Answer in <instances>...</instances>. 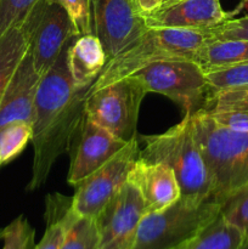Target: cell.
Returning <instances> with one entry per match:
<instances>
[{
  "instance_id": "cell-1",
  "label": "cell",
  "mask_w": 248,
  "mask_h": 249,
  "mask_svg": "<svg viewBox=\"0 0 248 249\" xmlns=\"http://www.w3.org/2000/svg\"><path fill=\"white\" fill-rule=\"evenodd\" d=\"M72 39L53 67L40 78L36 90L32 124L34 157L28 191L40 189L45 184L57 158L70 150L85 117L88 90L75 89L68 70V46Z\"/></svg>"
},
{
  "instance_id": "cell-2",
  "label": "cell",
  "mask_w": 248,
  "mask_h": 249,
  "mask_svg": "<svg viewBox=\"0 0 248 249\" xmlns=\"http://www.w3.org/2000/svg\"><path fill=\"white\" fill-rule=\"evenodd\" d=\"M211 40L208 31L147 27L135 40L107 61L87 94L160 61L187 60L198 63L201 51Z\"/></svg>"
},
{
  "instance_id": "cell-3",
  "label": "cell",
  "mask_w": 248,
  "mask_h": 249,
  "mask_svg": "<svg viewBox=\"0 0 248 249\" xmlns=\"http://www.w3.org/2000/svg\"><path fill=\"white\" fill-rule=\"evenodd\" d=\"M192 130L218 203L248 185V133L221 125L207 109L191 114Z\"/></svg>"
},
{
  "instance_id": "cell-4",
  "label": "cell",
  "mask_w": 248,
  "mask_h": 249,
  "mask_svg": "<svg viewBox=\"0 0 248 249\" xmlns=\"http://www.w3.org/2000/svg\"><path fill=\"white\" fill-rule=\"evenodd\" d=\"M220 215L213 197L181 196L175 203L143 215L133 249H177L197 237Z\"/></svg>"
},
{
  "instance_id": "cell-5",
  "label": "cell",
  "mask_w": 248,
  "mask_h": 249,
  "mask_svg": "<svg viewBox=\"0 0 248 249\" xmlns=\"http://www.w3.org/2000/svg\"><path fill=\"white\" fill-rule=\"evenodd\" d=\"M141 140L145 147L139 157L168 165L177 177L181 196L213 197L211 178L195 139L190 114L164 133L142 135Z\"/></svg>"
},
{
  "instance_id": "cell-6",
  "label": "cell",
  "mask_w": 248,
  "mask_h": 249,
  "mask_svg": "<svg viewBox=\"0 0 248 249\" xmlns=\"http://www.w3.org/2000/svg\"><path fill=\"white\" fill-rule=\"evenodd\" d=\"M135 78L145 91L169 97L184 108L185 114H195L211 107L212 92L203 68L194 61L168 60L142 68Z\"/></svg>"
},
{
  "instance_id": "cell-7",
  "label": "cell",
  "mask_w": 248,
  "mask_h": 249,
  "mask_svg": "<svg viewBox=\"0 0 248 249\" xmlns=\"http://www.w3.org/2000/svg\"><path fill=\"white\" fill-rule=\"evenodd\" d=\"M146 94L142 85L126 77L87 94L85 116L121 140L136 139L139 112Z\"/></svg>"
},
{
  "instance_id": "cell-8",
  "label": "cell",
  "mask_w": 248,
  "mask_h": 249,
  "mask_svg": "<svg viewBox=\"0 0 248 249\" xmlns=\"http://www.w3.org/2000/svg\"><path fill=\"white\" fill-rule=\"evenodd\" d=\"M19 26L28 39L34 67L41 77L53 67L66 44L78 36L67 11L50 0H39Z\"/></svg>"
},
{
  "instance_id": "cell-9",
  "label": "cell",
  "mask_w": 248,
  "mask_h": 249,
  "mask_svg": "<svg viewBox=\"0 0 248 249\" xmlns=\"http://www.w3.org/2000/svg\"><path fill=\"white\" fill-rule=\"evenodd\" d=\"M139 156L140 147L134 139L96 172L75 185L72 196L73 212L79 216L96 219L126 184L129 172Z\"/></svg>"
},
{
  "instance_id": "cell-10",
  "label": "cell",
  "mask_w": 248,
  "mask_h": 249,
  "mask_svg": "<svg viewBox=\"0 0 248 249\" xmlns=\"http://www.w3.org/2000/svg\"><path fill=\"white\" fill-rule=\"evenodd\" d=\"M92 34L104 46L107 61L147 29L131 0H89Z\"/></svg>"
},
{
  "instance_id": "cell-11",
  "label": "cell",
  "mask_w": 248,
  "mask_h": 249,
  "mask_svg": "<svg viewBox=\"0 0 248 249\" xmlns=\"http://www.w3.org/2000/svg\"><path fill=\"white\" fill-rule=\"evenodd\" d=\"M126 143L85 116L68 150L71 153L68 184L71 186L79 184L114 157Z\"/></svg>"
},
{
  "instance_id": "cell-12",
  "label": "cell",
  "mask_w": 248,
  "mask_h": 249,
  "mask_svg": "<svg viewBox=\"0 0 248 249\" xmlns=\"http://www.w3.org/2000/svg\"><path fill=\"white\" fill-rule=\"evenodd\" d=\"M145 208L136 190L126 182L96 218L99 249H133Z\"/></svg>"
},
{
  "instance_id": "cell-13",
  "label": "cell",
  "mask_w": 248,
  "mask_h": 249,
  "mask_svg": "<svg viewBox=\"0 0 248 249\" xmlns=\"http://www.w3.org/2000/svg\"><path fill=\"white\" fill-rule=\"evenodd\" d=\"M241 7L225 11L220 0H174L143 17V21L146 27L208 31L235 17Z\"/></svg>"
},
{
  "instance_id": "cell-14",
  "label": "cell",
  "mask_w": 248,
  "mask_h": 249,
  "mask_svg": "<svg viewBox=\"0 0 248 249\" xmlns=\"http://www.w3.org/2000/svg\"><path fill=\"white\" fill-rule=\"evenodd\" d=\"M126 182L140 196L145 213H155L172 206L181 197L177 177L168 165L139 157L131 167Z\"/></svg>"
},
{
  "instance_id": "cell-15",
  "label": "cell",
  "mask_w": 248,
  "mask_h": 249,
  "mask_svg": "<svg viewBox=\"0 0 248 249\" xmlns=\"http://www.w3.org/2000/svg\"><path fill=\"white\" fill-rule=\"evenodd\" d=\"M40 78L28 48L0 100V128L14 122L33 124L34 102Z\"/></svg>"
},
{
  "instance_id": "cell-16",
  "label": "cell",
  "mask_w": 248,
  "mask_h": 249,
  "mask_svg": "<svg viewBox=\"0 0 248 249\" xmlns=\"http://www.w3.org/2000/svg\"><path fill=\"white\" fill-rule=\"evenodd\" d=\"M68 70L77 90H89L107 63L101 41L95 34L77 36L68 46Z\"/></svg>"
},
{
  "instance_id": "cell-17",
  "label": "cell",
  "mask_w": 248,
  "mask_h": 249,
  "mask_svg": "<svg viewBox=\"0 0 248 249\" xmlns=\"http://www.w3.org/2000/svg\"><path fill=\"white\" fill-rule=\"evenodd\" d=\"M28 48V39L19 24L0 36V100Z\"/></svg>"
},
{
  "instance_id": "cell-18",
  "label": "cell",
  "mask_w": 248,
  "mask_h": 249,
  "mask_svg": "<svg viewBox=\"0 0 248 249\" xmlns=\"http://www.w3.org/2000/svg\"><path fill=\"white\" fill-rule=\"evenodd\" d=\"M246 61H248V40H211L201 51L198 65L203 71H209Z\"/></svg>"
},
{
  "instance_id": "cell-19",
  "label": "cell",
  "mask_w": 248,
  "mask_h": 249,
  "mask_svg": "<svg viewBox=\"0 0 248 249\" xmlns=\"http://www.w3.org/2000/svg\"><path fill=\"white\" fill-rule=\"evenodd\" d=\"M66 231L60 249H99L100 232L97 220L79 216L73 212L66 219Z\"/></svg>"
},
{
  "instance_id": "cell-20",
  "label": "cell",
  "mask_w": 248,
  "mask_h": 249,
  "mask_svg": "<svg viewBox=\"0 0 248 249\" xmlns=\"http://www.w3.org/2000/svg\"><path fill=\"white\" fill-rule=\"evenodd\" d=\"M242 245V233L219 215L191 241L189 249H241Z\"/></svg>"
},
{
  "instance_id": "cell-21",
  "label": "cell",
  "mask_w": 248,
  "mask_h": 249,
  "mask_svg": "<svg viewBox=\"0 0 248 249\" xmlns=\"http://www.w3.org/2000/svg\"><path fill=\"white\" fill-rule=\"evenodd\" d=\"M33 128L26 122H14L0 128V167L7 164L32 141Z\"/></svg>"
},
{
  "instance_id": "cell-22",
  "label": "cell",
  "mask_w": 248,
  "mask_h": 249,
  "mask_svg": "<svg viewBox=\"0 0 248 249\" xmlns=\"http://www.w3.org/2000/svg\"><path fill=\"white\" fill-rule=\"evenodd\" d=\"M220 216L248 241V185L220 202Z\"/></svg>"
},
{
  "instance_id": "cell-23",
  "label": "cell",
  "mask_w": 248,
  "mask_h": 249,
  "mask_svg": "<svg viewBox=\"0 0 248 249\" xmlns=\"http://www.w3.org/2000/svg\"><path fill=\"white\" fill-rule=\"evenodd\" d=\"M212 92L248 87V61L221 68L204 71Z\"/></svg>"
},
{
  "instance_id": "cell-24",
  "label": "cell",
  "mask_w": 248,
  "mask_h": 249,
  "mask_svg": "<svg viewBox=\"0 0 248 249\" xmlns=\"http://www.w3.org/2000/svg\"><path fill=\"white\" fill-rule=\"evenodd\" d=\"M35 230L23 215L17 216L7 226L1 229L2 249H34Z\"/></svg>"
},
{
  "instance_id": "cell-25",
  "label": "cell",
  "mask_w": 248,
  "mask_h": 249,
  "mask_svg": "<svg viewBox=\"0 0 248 249\" xmlns=\"http://www.w3.org/2000/svg\"><path fill=\"white\" fill-rule=\"evenodd\" d=\"M39 0H0V36L23 21Z\"/></svg>"
},
{
  "instance_id": "cell-26",
  "label": "cell",
  "mask_w": 248,
  "mask_h": 249,
  "mask_svg": "<svg viewBox=\"0 0 248 249\" xmlns=\"http://www.w3.org/2000/svg\"><path fill=\"white\" fill-rule=\"evenodd\" d=\"M61 5L74 23L78 36L92 33L89 0H50Z\"/></svg>"
},
{
  "instance_id": "cell-27",
  "label": "cell",
  "mask_w": 248,
  "mask_h": 249,
  "mask_svg": "<svg viewBox=\"0 0 248 249\" xmlns=\"http://www.w3.org/2000/svg\"><path fill=\"white\" fill-rule=\"evenodd\" d=\"M209 109L248 111V87L215 92L212 96Z\"/></svg>"
},
{
  "instance_id": "cell-28",
  "label": "cell",
  "mask_w": 248,
  "mask_h": 249,
  "mask_svg": "<svg viewBox=\"0 0 248 249\" xmlns=\"http://www.w3.org/2000/svg\"><path fill=\"white\" fill-rule=\"evenodd\" d=\"M212 40L243 39L248 40V15L243 17H232L214 28L208 29Z\"/></svg>"
},
{
  "instance_id": "cell-29",
  "label": "cell",
  "mask_w": 248,
  "mask_h": 249,
  "mask_svg": "<svg viewBox=\"0 0 248 249\" xmlns=\"http://www.w3.org/2000/svg\"><path fill=\"white\" fill-rule=\"evenodd\" d=\"M212 118L221 125L248 133V111L238 109H207Z\"/></svg>"
},
{
  "instance_id": "cell-30",
  "label": "cell",
  "mask_w": 248,
  "mask_h": 249,
  "mask_svg": "<svg viewBox=\"0 0 248 249\" xmlns=\"http://www.w3.org/2000/svg\"><path fill=\"white\" fill-rule=\"evenodd\" d=\"M72 211V209H71ZM71 211L68 212V214L71 213ZM67 215L65 216L61 220H55V221H48V226H46V230L44 232V236L41 237L40 242L38 245H35L34 249H60L61 243H62L63 236H65L66 231V219Z\"/></svg>"
},
{
  "instance_id": "cell-31",
  "label": "cell",
  "mask_w": 248,
  "mask_h": 249,
  "mask_svg": "<svg viewBox=\"0 0 248 249\" xmlns=\"http://www.w3.org/2000/svg\"><path fill=\"white\" fill-rule=\"evenodd\" d=\"M135 11L141 17H147L159 10L163 5V0H131Z\"/></svg>"
},
{
  "instance_id": "cell-32",
  "label": "cell",
  "mask_w": 248,
  "mask_h": 249,
  "mask_svg": "<svg viewBox=\"0 0 248 249\" xmlns=\"http://www.w3.org/2000/svg\"><path fill=\"white\" fill-rule=\"evenodd\" d=\"M241 249H248V241L243 240V245L242 247H241Z\"/></svg>"
},
{
  "instance_id": "cell-33",
  "label": "cell",
  "mask_w": 248,
  "mask_h": 249,
  "mask_svg": "<svg viewBox=\"0 0 248 249\" xmlns=\"http://www.w3.org/2000/svg\"><path fill=\"white\" fill-rule=\"evenodd\" d=\"M190 243H191V242H189V243H186V245H184V246H181V247H179V248H177V249H189V246H190Z\"/></svg>"
},
{
  "instance_id": "cell-34",
  "label": "cell",
  "mask_w": 248,
  "mask_h": 249,
  "mask_svg": "<svg viewBox=\"0 0 248 249\" xmlns=\"http://www.w3.org/2000/svg\"><path fill=\"white\" fill-rule=\"evenodd\" d=\"M172 1H174V0H163V5L168 4V2H172Z\"/></svg>"
},
{
  "instance_id": "cell-35",
  "label": "cell",
  "mask_w": 248,
  "mask_h": 249,
  "mask_svg": "<svg viewBox=\"0 0 248 249\" xmlns=\"http://www.w3.org/2000/svg\"><path fill=\"white\" fill-rule=\"evenodd\" d=\"M243 5H248V0H241Z\"/></svg>"
},
{
  "instance_id": "cell-36",
  "label": "cell",
  "mask_w": 248,
  "mask_h": 249,
  "mask_svg": "<svg viewBox=\"0 0 248 249\" xmlns=\"http://www.w3.org/2000/svg\"><path fill=\"white\" fill-rule=\"evenodd\" d=\"M0 240H1V229H0Z\"/></svg>"
}]
</instances>
